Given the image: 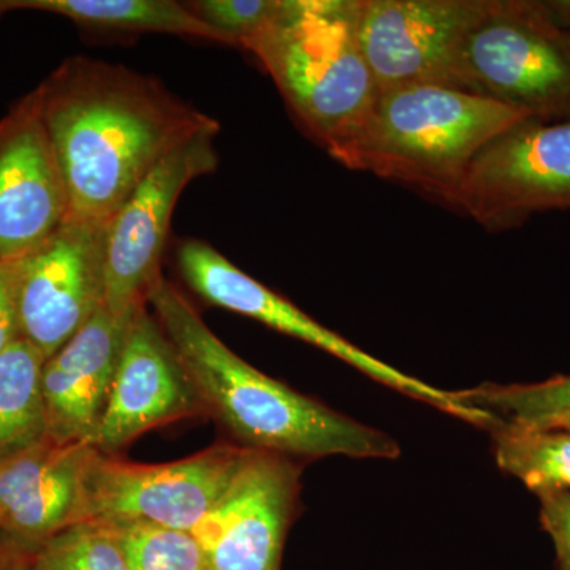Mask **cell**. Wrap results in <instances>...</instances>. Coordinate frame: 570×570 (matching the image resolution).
Masks as SVG:
<instances>
[{
  "label": "cell",
  "instance_id": "e0dca14e",
  "mask_svg": "<svg viewBox=\"0 0 570 570\" xmlns=\"http://www.w3.org/2000/svg\"><path fill=\"white\" fill-rule=\"evenodd\" d=\"M26 10L59 14L97 31L174 33L228 47L219 32L174 0H0V18Z\"/></svg>",
  "mask_w": 570,
  "mask_h": 570
},
{
  "label": "cell",
  "instance_id": "8992f818",
  "mask_svg": "<svg viewBox=\"0 0 570 570\" xmlns=\"http://www.w3.org/2000/svg\"><path fill=\"white\" fill-rule=\"evenodd\" d=\"M178 266L187 285L212 305L255 318L276 332L322 348L379 384L423 401L471 425L490 430L497 423L490 414L468 407L459 393L433 387L348 343L346 337L318 324L294 303L246 275L205 242L186 239L181 243Z\"/></svg>",
  "mask_w": 570,
  "mask_h": 570
},
{
  "label": "cell",
  "instance_id": "603a6c76",
  "mask_svg": "<svg viewBox=\"0 0 570 570\" xmlns=\"http://www.w3.org/2000/svg\"><path fill=\"white\" fill-rule=\"evenodd\" d=\"M184 6L197 20L219 32L228 47L245 48L273 17L277 0H194Z\"/></svg>",
  "mask_w": 570,
  "mask_h": 570
},
{
  "label": "cell",
  "instance_id": "cb8c5ba5",
  "mask_svg": "<svg viewBox=\"0 0 570 570\" xmlns=\"http://www.w3.org/2000/svg\"><path fill=\"white\" fill-rule=\"evenodd\" d=\"M540 521L557 553L558 570H570V490L540 494Z\"/></svg>",
  "mask_w": 570,
  "mask_h": 570
},
{
  "label": "cell",
  "instance_id": "277c9868",
  "mask_svg": "<svg viewBox=\"0 0 570 570\" xmlns=\"http://www.w3.org/2000/svg\"><path fill=\"white\" fill-rule=\"evenodd\" d=\"M253 52L307 134L333 156L381 96L358 37V0H277Z\"/></svg>",
  "mask_w": 570,
  "mask_h": 570
},
{
  "label": "cell",
  "instance_id": "9c48e42d",
  "mask_svg": "<svg viewBox=\"0 0 570 570\" xmlns=\"http://www.w3.org/2000/svg\"><path fill=\"white\" fill-rule=\"evenodd\" d=\"M247 450L219 444L189 459L138 464L94 450L85 478V520H145L195 531L223 498Z\"/></svg>",
  "mask_w": 570,
  "mask_h": 570
},
{
  "label": "cell",
  "instance_id": "4fadbf2b",
  "mask_svg": "<svg viewBox=\"0 0 570 570\" xmlns=\"http://www.w3.org/2000/svg\"><path fill=\"white\" fill-rule=\"evenodd\" d=\"M69 209L36 89L0 119V262L33 253L66 223Z\"/></svg>",
  "mask_w": 570,
  "mask_h": 570
},
{
  "label": "cell",
  "instance_id": "4316f807",
  "mask_svg": "<svg viewBox=\"0 0 570 570\" xmlns=\"http://www.w3.org/2000/svg\"><path fill=\"white\" fill-rule=\"evenodd\" d=\"M551 20L570 31V0H543Z\"/></svg>",
  "mask_w": 570,
  "mask_h": 570
},
{
  "label": "cell",
  "instance_id": "5bb4252c",
  "mask_svg": "<svg viewBox=\"0 0 570 570\" xmlns=\"http://www.w3.org/2000/svg\"><path fill=\"white\" fill-rule=\"evenodd\" d=\"M202 411L204 404L174 344L146 305L138 307L94 448L115 455L146 431Z\"/></svg>",
  "mask_w": 570,
  "mask_h": 570
},
{
  "label": "cell",
  "instance_id": "30bf717a",
  "mask_svg": "<svg viewBox=\"0 0 570 570\" xmlns=\"http://www.w3.org/2000/svg\"><path fill=\"white\" fill-rule=\"evenodd\" d=\"M108 227L67 217L17 262L20 335L47 360L104 307Z\"/></svg>",
  "mask_w": 570,
  "mask_h": 570
},
{
  "label": "cell",
  "instance_id": "6da1fadb",
  "mask_svg": "<svg viewBox=\"0 0 570 570\" xmlns=\"http://www.w3.org/2000/svg\"><path fill=\"white\" fill-rule=\"evenodd\" d=\"M37 89L71 219L110 223L165 154L214 121L154 78L86 56Z\"/></svg>",
  "mask_w": 570,
  "mask_h": 570
},
{
  "label": "cell",
  "instance_id": "44dd1931",
  "mask_svg": "<svg viewBox=\"0 0 570 570\" xmlns=\"http://www.w3.org/2000/svg\"><path fill=\"white\" fill-rule=\"evenodd\" d=\"M107 521L118 535L130 570H209L193 531L145 520Z\"/></svg>",
  "mask_w": 570,
  "mask_h": 570
},
{
  "label": "cell",
  "instance_id": "9a60e30c",
  "mask_svg": "<svg viewBox=\"0 0 570 570\" xmlns=\"http://www.w3.org/2000/svg\"><path fill=\"white\" fill-rule=\"evenodd\" d=\"M94 445L40 444L0 460V543L33 551L85 520V478Z\"/></svg>",
  "mask_w": 570,
  "mask_h": 570
},
{
  "label": "cell",
  "instance_id": "2e32d148",
  "mask_svg": "<svg viewBox=\"0 0 570 570\" xmlns=\"http://www.w3.org/2000/svg\"><path fill=\"white\" fill-rule=\"evenodd\" d=\"M132 317H115L102 307L45 362L41 390L48 439L94 444Z\"/></svg>",
  "mask_w": 570,
  "mask_h": 570
},
{
  "label": "cell",
  "instance_id": "ffe728a7",
  "mask_svg": "<svg viewBox=\"0 0 570 570\" xmlns=\"http://www.w3.org/2000/svg\"><path fill=\"white\" fill-rule=\"evenodd\" d=\"M468 407L493 415L498 423L539 430H570V376L535 384H483L459 390Z\"/></svg>",
  "mask_w": 570,
  "mask_h": 570
},
{
  "label": "cell",
  "instance_id": "3957f363",
  "mask_svg": "<svg viewBox=\"0 0 570 570\" xmlns=\"http://www.w3.org/2000/svg\"><path fill=\"white\" fill-rule=\"evenodd\" d=\"M528 118L461 89L406 86L381 92L358 132L332 157L453 206L475 156Z\"/></svg>",
  "mask_w": 570,
  "mask_h": 570
},
{
  "label": "cell",
  "instance_id": "d4e9b609",
  "mask_svg": "<svg viewBox=\"0 0 570 570\" xmlns=\"http://www.w3.org/2000/svg\"><path fill=\"white\" fill-rule=\"evenodd\" d=\"M20 335L17 298V262H0V352Z\"/></svg>",
  "mask_w": 570,
  "mask_h": 570
},
{
  "label": "cell",
  "instance_id": "484cf974",
  "mask_svg": "<svg viewBox=\"0 0 570 570\" xmlns=\"http://www.w3.org/2000/svg\"><path fill=\"white\" fill-rule=\"evenodd\" d=\"M32 551L0 543V570H32Z\"/></svg>",
  "mask_w": 570,
  "mask_h": 570
},
{
  "label": "cell",
  "instance_id": "83f0119b",
  "mask_svg": "<svg viewBox=\"0 0 570 570\" xmlns=\"http://www.w3.org/2000/svg\"><path fill=\"white\" fill-rule=\"evenodd\" d=\"M570 431V430H569Z\"/></svg>",
  "mask_w": 570,
  "mask_h": 570
},
{
  "label": "cell",
  "instance_id": "7a4b0ae2",
  "mask_svg": "<svg viewBox=\"0 0 570 570\" xmlns=\"http://www.w3.org/2000/svg\"><path fill=\"white\" fill-rule=\"evenodd\" d=\"M146 303L178 352L205 412H212L243 448L309 460L400 455V445L384 431L340 414L239 358L164 276L149 288Z\"/></svg>",
  "mask_w": 570,
  "mask_h": 570
},
{
  "label": "cell",
  "instance_id": "ac0fdd59",
  "mask_svg": "<svg viewBox=\"0 0 570 570\" xmlns=\"http://www.w3.org/2000/svg\"><path fill=\"white\" fill-rule=\"evenodd\" d=\"M47 358L24 337L0 352V460L47 439L41 374Z\"/></svg>",
  "mask_w": 570,
  "mask_h": 570
},
{
  "label": "cell",
  "instance_id": "d6986e66",
  "mask_svg": "<svg viewBox=\"0 0 570 570\" xmlns=\"http://www.w3.org/2000/svg\"><path fill=\"white\" fill-rule=\"evenodd\" d=\"M499 469L532 493L570 490V431L539 430L499 422L490 430Z\"/></svg>",
  "mask_w": 570,
  "mask_h": 570
},
{
  "label": "cell",
  "instance_id": "52a82bcc",
  "mask_svg": "<svg viewBox=\"0 0 570 570\" xmlns=\"http://www.w3.org/2000/svg\"><path fill=\"white\" fill-rule=\"evenodd\" d=\"M455 208L489 230L570 209V118H528L489 142L469 165Z\"/></svg>",
  "mask_w": 570,
  "mask_h": 570
},
{
  "label": "cell",
  "instance_id": "7c38bea8",
  "mask_svg": "<svg viewBox=\"0 0 570 570\" xmlns=\"http://www.w3.org/2000/svg\"><path fill=\"white\" fill-rule=\"evenodd\" d=\"M299 474L288 456L247 450L223 498L194 531L209 570H281Z\"/></svg>",
  "mask_w": 570,
  "mask_h": 570
},
{
  "label": "cell",
  "instance_id": "8fae6325",
  "mask_svg": "<svg viewBox=\"0 0 570 570\" xmlns=\"http://www.w3.org/2000/svg\"><path fill=\"white\" fill-rule=\"evenodd\" d=\"M485 7L487 0H358L360 43L379 91L455 88L461 43Z\"/></svg>",
  "mask_w": 570,
  "mask_h": 570
},
{
  "label": "cell",
  "instance_id": "5b68a950",
  "mask_svg": "<svg viewBox=\"0 0 570 570\" xmlns=\"http://www.w3.org/2000/svg\"><path fill=\"white\" fill-rule=\"evenodd\" d=\"M455 88L534 119L570 118V31L543 0H487L456 62Z\"/></svg>",
  "mask_w": 570,
  "mask_h": 570
},
{
  "label": "cell",
  "instance_id": "7402d4cb",
  "mask_svg": "<svg viewBox=\"0 0 570 570\" xmlns=\"http://www.w3.org/2000/svg\"><path fill=\"white\" fill-rule=\"evenodd\" d=\"M32 570H130L118 535L102 520L71 524L32 551Z\"/></svg>",
  "mask_w": 570,
  "mask_h": 570
},
{
  "label": "cell",
  "instance_id": "ba28073f",
  "mask_svg": "<svg viewBox=\"0 0 570 570\" xmlns=\"http://www.w3.org/2000/svg\"><path fill=\"white\" fill-rule=\"evenodd\" d=\"M216 119L165 154L108 227L104 307L115 317L134 316L160 275L171 216L179 195L194 179L217 167Z\"/></svg>",
  "mask_w": 570,
  "mask_h": 570
}]
</instances>
